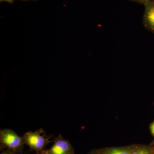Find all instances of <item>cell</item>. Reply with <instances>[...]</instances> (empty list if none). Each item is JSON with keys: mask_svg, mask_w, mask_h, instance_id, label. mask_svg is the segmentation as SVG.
I'll return each instance as SVG.
<instances>
[{"mask_svg": "<svg viewBox=\"0 0 154 154\" xmlns=\"http://www.w3.org/2000/svg\"><path fill=\"white\" fill-rule=\"evenodd\" d=\"M88 154H96V151L95 150L91 151Z\"/></svg>", "mask_w": 154, "mask_h": 154, "instance_id": "8fae6325", "label": "cell"}, {"mask_svg": "<svg viewBox=\"0 0 154 154\" xmlns=\"http://www.w3.org/2000/svg\"><path fill=\"white\" fill-rule=\"evenodd\" d=\"M131 1H133V2H136L140 3V4H144L145 3L149 0H131Z\"/></svg>", "mask_w": 154, "mask_h": 154, "instance_id": "ba28073f", "label": "cell"}, {"mask_svg": "<svg viewBox=\"0 0 154 154\" xmlns=\"http://www.w3.org/2000/svg\"><path fill=\"white\" fill-rule=\"evenodd\" d=\"M149 1H154V0H149Z\"/></svg>", "mask_w": 154, "mask_h": 154, "instance_id": "4fadbf2b", "label": "cell"}, {"mask_svg": "<svg viewBox=\"0 0 154 154\" xmlns=\"http://www.w3.org/2000/svg\"><path fill=\"white\" fill-rule=\"evenodd\" d=\"M1 151L8 149L17 154H23L25 145L23 137L12 130L6 128L0 131Z\"/></svg>", "mask_w": 154, "mask_h": 154, "instance_id": "6da1fadb", "label": "cell"}, {"mask_svg": "<svg viewBox=\"0 0 154 154\" xmlns=\"http://www.w3.org/2000/svg\"><path fill=\"white\" fill-rule=\"evenodd\" d=\"M25 145L30 148V151H35L36 154H41L45 149L50 143L51 136H48L42 129H39L34 132L28 131L22 137Z\"/></svg>", "mask_w": 154, "mask_h": 154, "instance_id": "7a4b0ae2", "label": "cell"}, {"mask_svg": "<svg viewBox=\"0 0 154 154\" xmlns=\"http://www.w3.org/2000/svg\"><path fill=\"white\" fill-rule=\"evenodd\" d=\"M130 154H154L151 149L144 146H133Z\"/></svg>", "mask_w": 154, "mask_h": 154, "instance_id": "8992f818", "label": "cell"}, {"mask_svg": "<svg viewBox=\"0 0 154 154\" xmlns=\"http://www.w3.org/2000/svg\"><path fill=\"white\" fill-rule=\"evenodd\" d=\"M53 142L52 146L43 151L41 154H75L71 144L60 134L54 139Z\"/></svg>", "mask_w": 154, "mask_h": 154, "instance_id": "3957f363", "label": "cell"}, {"mask_svg": "<svg viewBox=\"0 0 154 154\" xmlns=\"http://www.w3.org/2000/svg\"><path fill=\"white\" fill-rule=\"evenodd\" d=\"M133 146L110 147L95 150L96 154H130Z\"/></svg>", "mask_w": 154, "mask_h": 154, "instance_id": "5b68a950", "label": "cell"}, {"mask_svg": "<svg viewBox=\"0 0 154 154\" xmlns=\"http://www.w3.org/2000/svg\"><path fill=\"white\" fill-rule=\"evenodd\" d=\"M1 154H17L13 151L10 150L8 149H5L2 151Z\"/></svg>", "mask_w": 154, "mask_h": 154, "instance_id": "52a82bcc", "label": "cell"}, {"mask_svg": "<svg viewBox=\"0 0 154 154\" xmlns=\"http://www.w3.org/2000/svg\"><path fill=\"white\" fill-rule=\"evenodd\" d=\"M21 1H28V0H21ZM32 1H37V0H32Z\"/></svg>", "mask_w": 154, "mask_h": 154, "instance_id": "7c38bea8", "label": "cell"}, {"mask_svg": "<svg viewBox=\"0 0 154 154\" xmlns=\"http://www.w3.org/2000/svg\"><path fill=\"white\" fill-rule=\"evenodd\" d=\"M144 5L143 25L147 30L154 33V1H147Z\"/></svg>", "mask_w": 154, "mask_h": 154, "instance_id": "277c9868", "label": "cell"}, {"mask_svg": "<svg viewBox=\"0 0 154 154\" xmlns=\"http://www.w3.org/2000/svg\"><path fill=\"white\" fill-rule=\"evenodd\" d=\"M150 128V130L151 131L152 134L153 136L154 137V122L151 125Z\"/></svg>", "mask_w": 154, "mask_h": 154, "instance_id": "9c48e42d", "label": "cell"}, {"mask_svg": "<svg viewBox=\"0 0 154 154\" xmlns=\"http://www.w3.org/2000/svg\"><path fill=\"white\" fill-rule=\"evenodd\" d=\"M14 0H0V2H6L11 4H13L14 2Z\"/></svg>", "mask_w": 154, "mask_h": 154, "instance_id": "30bf717a", "label": "cell"}]
</instances>
